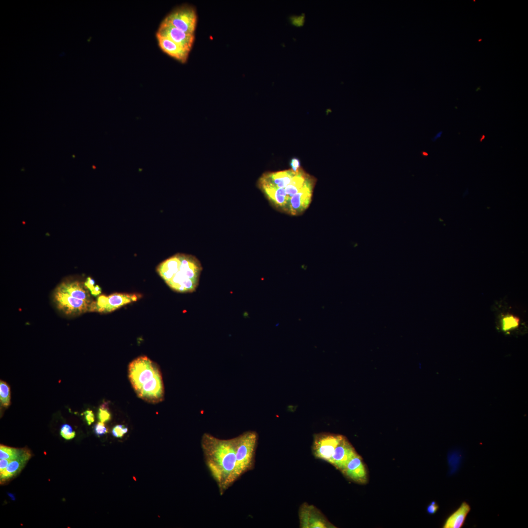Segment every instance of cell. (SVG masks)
<instances>
[{
  "label": "cell",
  "mask_w": 528,
  "mask_h": 528,
  "mask_svg": "<svg viewBox=\"0 0 528 528\" xmlns=\"http://www.w3.org/2000/svg\"><path fill=\"white\" fill-rule=\"evenodd\" d=\"M258 440L253 431L226 440L207 433L202 435L201 445L205 463L220 494L253 468Z\"/></svg>",
  "instance_id": "obj_1"
},
{
  "label": "cell",
  "mask_w": 528,
  "mask_h": 528,
  "mask_svg": "<svg viewBox=\"0 0 528 528\" xmlns=\"http://www.w3.org/2000/svg\"><path fill=\"white\" fill-rule=\"evenodd\" d=\"M202 269L196 257L182 253L174 255L156 267L157 272L170 288L183 293L196 290Z\"/></svg>",
  "instance_id": "obj_2"
},
{
  "label": "cell",
  "mask_w": 528,
  "mask_h": 528,
  "mask_svg": "<svg viewBox=\"0 0 528 528\" xmlns=\"http://www.w3.org/2000/svg\"><path fill=\"white\" fill-rule=\"evenodd\" d=\"M128 375L136 394L151 403L163 400L164 388L162 375L156 363L145 356L132 360L128 367Z\"/></svg>",
  "instance_id": "obj_3"
},
{
  "label": "cell",
  "mask_w": 528,
  "mask_h": 528,
  "mask_svg": "<svg viewBox=\"0 0 528 528\" xmlns=\"http://www.w3.org/2000/svg\"><path fill=\"white\" fill-rule=\"evenodd\" d=\"M141 297L140 294L114 293L109 296L101 295L96 301H92L89 311L110 312L121 307L137 301Z\"/></svg>",
  "instance_id": "obj_4"
},
{
  "label": "cell",
  "mask_w": 528,
  "mask_h": 528,
  "mask_svg": "<svg viewBox=\"0 0 528 528\" xmlns=\"http://www.w3.org/2000/svg\"><path fill=\"white\" fill-rule=\"evenodd\" d=\"M344 436L322 432L313 436L312 452L317 459L330 462L334 450Z\"/></svg>",
  "instance_id": "obj_5"
},
{
  "label": "cell",
  "mask_w": 528,
  "mask_h": 528,
  "mask_svg": "<svg viewBox=\"0 0 528 528\" xmlns=\"http://www.w3.org/2000/svg\"><path fill=\"white\" fill-rule=\"evenodd\" d=\"M164 20L186 33L194 34L197 16L193 7L182 6L172 11Z\"/></svg>",
  "instance_id": "obj_6"
},
{
  "label": "cell",
  "mask_w": 528,
  "mask_h": 528,
  "mask_svg": "<svg viewBox=\"0 0 528 528\" xmlns=\"http://www.w3.org/2000/svg\"><path fill=\"white\" fill-rule=\"evenodd\" d=\"M300 527L302 528H335L315 506L303 503L299 510Z\"/></svg>",
  "instance_id": "obj_7"
},
{
  "label": "cell",
  "mask_w": 528,
  "mask_h": 528,
  "mask_svg": "<svg viewBox=\"0 0 528 528\" xmlns=\"http://www.w3.org/2000/svg\"><path fill=\"white\" fill-rule=\"evenodd\" d=\"M314 184V179L309 176L303 187L289 199L287 209L288 213L297 215L308 207L311 200Z\"/></svg>",
  "instance_id": "obj_8"
},
{
  "label": "cell",
  "mask_w": 528,
  "mask_h": 528,
  "mask_svg": "<svg viewBox=\"0 0 528 528\" xmlns=\"http://www.w3.org/2000/svg\"><path fill=\"white\" fill-rule=\"evenodd\" d=\"M54 299L58 308L67 314L89 311L91 304L73 297L57 288L54 292Z\"/></svg>",
  "instance_id": "obj_9"
},
{
  "label": "cell",
  "mask_w": 528,
  "mask_h": 528,
  "mask_svg": "<svg viewBox=\"0 0 528 528\" xmlns=\"http://www.w3.org/2000/svg\"><path fill=\"white\" fill-rule=\"evenodd\" d=\"M167 38L191 50L195 35L186 33L175 27L164 20L161 23L156 35Z\"/></svg>",
  "instance_id": "obj_10"
},
{
  "label": "cell",
  "mask_w": 528,
  "mask_h": 528,
  "mask_svg": "<svg viewBox=\"0 0 528 528\" xmlns=\"http://www.w3.org/2000/svg\"><path fill=\"white\" fill-rule=\"evenodd\" d=\"M357 454L352 444L345 436H343L335 449L329 463L341 471L345 468L348 462Z\"/></svg>",
  "instance_id": "obj_11"
},
{
  "label": "cell",
  "mask_w": 528,
  "mask_h": 528,
  "mask_svg": "<svg viewBox=\"0 0 528 528\" xmlns=\"http://www.w3.org/2000/svg\"><path fill=\"white\" fill-rule=\"evenodd\" d=\"M297 173L292 170L265 173L258 181L259 187L285 188L291 182Z\"/></svg>",
  "instance_id": "obj_12"
},
{
  "label": "cell",
  "mask_w": 528,
  "mask_h": 528,
  "mask_svg": "<svg viewBox=\"0 0 528 528\" xmlns=\"http://www.w3.org/2000/svg\"><path fill=\"white\" fill-rule=\"evenodd\" d=\"M349 479L358 484L367 482V472L361 456L358 454L352 458L341 471Z\"/></svg>",
  "instance_id": "obj_13"
},
{
  "label": "cell",
  "mask_w": 528,
  "mask_h": 528,
  "mask_svg": "<svg viewBox=\"0 0 528 528\" xmlns=\"http://www.w3.org/2000/svg\"><path fill=\"white\" fill-rule=\"evenodd\" d=\"M156 38L159 47L164 52L181 63L187 61L190 50L167 38L158 35Z\"/></svg>",
  "instance_id": "obj_14"
},
{
  "label": "cell",
  "mask_w": 528,
  "mask_h": 528,
  "mask_svg": "<svg viewBox=\"0 0 528 528\" xmlns=\"http://www.w3.org/2000/svg\"><path fill=\"white\" fill-rule=\"evenodd\" d=\"M31 456L29 450L23 448L21 454L16 459L12 460L5 469L0 473L1 482L11 478L21 471Z\"/></svg>",
  "instance_id": "obj_15"
},
{
  "label": "cell",
  "mask_w": 528,
  "mask_h": 528,
  "mask_svg": "<svg viewBox=\"0 0 528 528\" xmlns=\"http://www.w3.org/2000/svg\"><path fill=\"white\" fill-rule=\"evenodd\" d=\"M470 510L471 507L468 503L462 502L460 506L447 517L442 527L443 528H462Z\"/></svg>",
  "instance_id": "obj_16"
},
{
  "label": "cell",
  "mask_w": 528,
  "mask_h": 528,
  "mask_svg": "<svg viewBox=\"0 0 528 528\" xmlns=\"http://www.w3.org/2000/svg\"><path fill=\"white\" fill-rule=\"evenodd\" d=\"M57 289L69 295L89 303H92L88 292L79 282H66L60 284Z\"/></svg>",
  "instance_id": "obj_17"
},
{
  "label": "cell",
  "mask_w": 528,
  "mask_h": 528,
  "mask_svg": "<svg viewBox=\"0 0 528 528\" xmlns=\"http://www.w3.org/2000/svg\"><path fill=\"white\" fill-rule=\"evenodd\" d=\"M260 188L275 207L286 212L287 199L284 188L261 187Z\"/></svg>",
  "instance_id": "obj_18"
},
{
  "label": "cell",
  "mask_w": 528,
  "mask_h": 528,
  "mask_svg": "<svg viewBox=\"0 0 528 528\" xmlns=\"http://www.w3.org/2000/svg\"><path fill=\"white\" fill-rule=\"evenodd\" d=\"M10 388L7 382L0 381V405L1 409L7 408L10 405Z\"/></svg>",
  "instance_id": "obj_19"
},
{
  "label": "cell",
  "mask_w": 528,
  "mask_h": 528,
  "mask_svg": "<svg viewBox=\"0 0 528 528\" xmlns=\"http://www.w3.org/2000/svg\"><path fill=\"white\" fill-rule=\"evenodd\" d=\"M22 449H18L1 444L0 446V459L13 460L21 454Z\"/></svg>",
  "instance_id": "obj_20"
},
{
  "label": "cell",
  "mask_w": 528,
  "mask_h": 528,
  "mask_svg": "<svg viewBox=\"0 0 528 528\" xmlns=\"http://www.w3.org/2000/svg\"><path fill=\"white\" fill-rule=\"evenodd\" d=\"M519 319L512 315H508L503 318L501 321L502 329L507 331L517 328L519 324Z\"/></svg>",
  "instance_id": "obj_21"
},
{
  "label": "cell",
  "mask_w": 528,
  "mask_h": 528,
  "mask_svg": "<svg viewBox=\"0 0 528 528\" xmlns=\"http://www.w3.org/2000/svg\"><path fill=\"white\" fill-rule=\"evenodd\" d=\"M111 414L106 404H103L99 408L98 412V418L100 421L106 422L110 420Z\"/></svg>",
  "instance_id": "obj_22"
},
{
  "label": "cell",
  "mask_w": 528,
  "mask_h": 528,
  "mask_svg": "<svg viewBox=\"0 0 528 528\" xmlns=\"http://www.w3.org/2000/svg\"><path fill=\"white\" fill-rule=\"evenodd\" d=\"M60 434L65 439L69 440L74 438L76 433L70 425L64 424L61 426Z\"/></svg>",
  "instance_id": "obj_23"
},
{
  "label": "cell",
  "mask_w": 528,
  "mask_h": 528,
  "mask_svg": "<svg viewBox=\"0 0 528 528\" xmlns=\"http://www.w3.org/2000/svg\"><path fill=\"white\" fill-rule=\"evenodd\" d=\"M128 427L124 425L118 424L113 427L111 433L113 437L121 438L127 433Z\"/></svg>",
  "instance_id": "obj_24"
},
{
  "label": "cell",
  "mask_w": 528,
  "mask_h": 528,
  "mask_svg": "<svg viewBox=\"0 0 528 528\" xmlns=\"http://www.w3.org/2000/svg\"><path fill=\"white\" fill-rule=\"evenodd\" d=\"M289 21L291 24L296 27H301L303 26L305 22V14H303L300 15H292L289 18Z\"/></svg>",
  "instance_id": "obj_25"
},
{
  "label": "cell",
  "mask_w": 528,
  "mask_h": 528,
  "mask_svg": "<svg viewBox=\"0 0 528 528\" xmlns=\"http://www.w3.org/2000/svg\"><path fill=\"white\" fill-rule=\"evenodd\" d=\"M94 432L98 436H101L108 432V429L104 422L99 421L94 426Z\"/></svg>",
  "instance_id": "obj_26"
},
{
  "label": "cell",
  "mask_w": 528,
  "mask_h": 528,
  "mask_svg": "<svg viewBox=\"0 0 528 528\" xmlns=\"http://www.w3.org/2000/svg\"><path fill=\"white\" fill-rule=\"evenodd\" d=\"M83 414H84L85 419L88 425H90L94 422V415L91 410H87Z\"/></svg>",
  "instance_id": "obj_27"
},
{
  "label": "cell",
  "mask_w": 528,
  "mask_h": 528,
  "mask_svg": "<svg viewBox=\"0 0 528 528\" xmlns=\"http://www.w3.org/2000/svg\"><path fill=\"white\" fill-rule=\"evenodd\" d=\"M289 165L291 170L295 173L298 172L300 169V161L297 158H292L290 161Z\"/></svg>",
  "instance_id": "obj_28"
},
{
  "label": "cell",
  "mask_w": 528,
  "mask_h": 528,
  "mask_svg": "<svg viewBox=\"0 0 528 528\" xmlns=\"http://www.w3.org/2000/svg\"><path fill=\"white\" fill-rule=\"evenodd\" d=\"M439 508V505L435 501H432L427 507V512L429 514H434Z\"/></svg>",
  "instance_id": "obj_29"
},
{
  "label": "cell",
  "mask_w": 528,
  "mask_h": 528,
  "mask_svg": "<svg viewBox=\"0 0 528 528\" xmlns=\"http://www.w3.org/2000/svg\"><path fill=\"white\" fill-rule=\"evenodd\" d=\"M84 285L85 286L89 289L91 292L94 290L95 286H94V280L90 277H88L87 278L86 281L84 283Z\"/></svg>",
  "instance_id": "obj_30"
},
{
  "label": "cell",
  "mask_w": 528,
  "mask_h": 528,
  "mask_svg": "<svg viewBox=\"0 0 528 528\" xmlns=\"http://www.w3.org/2000/svg\"><path fill=\"white\" fill-rule=\"evenodd\" d=\"M11 460L2 459L0 460V473L2 472L3 470L8 466L9 462L11 461Z\"/></svg>",
  "instance_id": "obj_31"
},
{
  "label": "cell",
  "mask_w": 528,
  "mask_h": 528,
  "mask_svg": "<svg viewBox=\"0 0 528 528\" xmlns=\"http://www.w3.org/2000/svg\"><path fill=\"white\" fill-rule=\"evenodd\" d=\"M101 292V288L99 286L97 285L95 286L94 290L91 292V293L94 296H96L100 294Z\"/></svg>",
  "instance_id": "obj_32"
},
{
  "label": "cell",
  "mask_w": 528,
  "mask_h": 528,
  "mask_svg": "<svg viewBox=\"0 0 528 528\" xmlns=\"http://www.w3.org/2000/svg\"><path fill=\"white\" fill-rule=\"evenodd\" d=\"M441 133H442L441 132H438L437 133V134L436 135V136L434 137V138H433V140H434V141L436 140L438 138L440 137V136L441 135Z\"/></svg>",
  "instance_id": "obj_33"
},
{
  "label": "cell",
  "mask_w": 528,
  "mask_h": 528,
  "mask_svg": "<svg viewBox=\"0 0 528 528\" xmlns=\"http://www.w3.org/2000/svg\"><path fill=\"white\" fill-rule=\"evenodd\" d=\"M422 154L423 155H425V156H427L428 155V154L425 153V152H422Z\"/></svg>",
  "instance_id": "obj_34"
},
{
  "label": "cell",
  "mask_w": 528,
  "mask_h": 528,
  "mask_svg": "<svg viewBox=\"0 0 528 528\" xmlns=\"http://www.w3.org/2000/svg\"><path fill=\"white\" fill-rule=\"evenodd\" d=\"M484 136L483 135L482 138L481 139V140L480 141H482V140L484 138Z\"/></svg>",
  "instance_id": "obj_35"
}]
</instances>
